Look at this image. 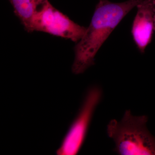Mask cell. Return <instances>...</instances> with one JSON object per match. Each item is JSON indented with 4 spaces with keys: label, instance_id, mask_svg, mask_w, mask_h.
I'll return each mask as SVG.
<instances>
[{
    "label": "cell",
    "instance_id": "obj_1",
    "mask_svg": "<svg viewBox=\"0 0 155 155\" xmlns=\"http://www.w3.org/2000/svg\"><path fill=\"white\" fill-rule=\"evenodd\" d=\"M143 1L114 3L109 0H100L89 26L75 45L72 67L73 74H82L94 65L95 57L108 37L125 16Z\"/></svg>",
    "mask_w": 155,
    "mask_h": 155
},
{
    "label": "cell",
    "instance_id": "obj_2",
    "mask_svg": "<svg viewBox=\"0 0 155 155\" xmlns=\"http://www.w3.org/2000/svg\"><path fill=\"white\" fill-rule=\"evenodd\" d=\"M146 115L135 116L126 110L120 121L113 119L107 125V134L120 155H155V137L147 128Z\"/></svg>",
    "mask_w": 155,
    "mask_h": 155
},
{
    "label": "cell",
    "instance_id": "obj_3",
    "mask_svg": "<svg viewBox=\"0 0 155 155\" xmlns=\"http://www.w3.org/2000/svg\"><path fill=\"white\" fill-rule=\"evenodd\" d=\"M99 86L88 89L78 114L56 151L58 155H75L83 146L96 108L102 98Z\"/></svg>",
    "mask_w": 155,
    "mask_h": 155
},
{
    "label": "cell",
    "instance_id": "obj_4",
    "mask_svg": "<svg viewBox=\"0 0 155 155\" xmlns=\"http://www.w3.org/2000/svg\"><path fill=\"white\" fill-rule=\"evenodd\" d=\"M86 29V27L72 21L48 2L34 14L27 31L46 32L78 42Z\"/></svg>",
    "mask_w": 155,
    "mask_h": 155
},
{
    "label": "cell",
    "instance_id": "obj_5",
    "mask_svg": "<svg viewBox=\"0 0 155 155\" xmlns=\"http://www.w3.org/2000/svg\"><path fill=\"white\" fill-rule=\"evenodd\" d=\"M137 7V13L134 19L131 32L137 47L143 54L152 40L155 0H143Z\"/></svg>",
    "mask_w": 155,
    "mask_h": 155
},
{
    "label": "cell",
    "instance_id": "obj_6",
    "mask_svg": "<svg viewBox=\"0 0 155 155\" xmlns=\"http://www.w3.org/2000/svg\"><path fill=\"white\" fill-rule=\"evenodd\" d=\"M14 13L27 31L34 14L48 2V0H9Z\"/></svg>",
    "mask_w": 155,
    "mask_h": 155
},
{
    "label": "cell",
    "instance_id": "obj_7",
    "mask_svg": "<svg viewBox=\"0 0 155 155\" xmlns=\"http://www.w3.org/2000/svg\"><path fill=\"white\" fill-rule=\"evenodd\" d=\"M154 30H155V14L154 15Z\"/></svg>",
    "mask_w": 155,
    "mask_h": 155
}]
</instances>
